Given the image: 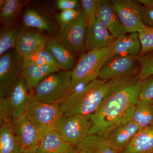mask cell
<instances>
[{
	"label": "cell",
	"mask_w": 153,
	"mask_h": 153,
	"mask_svg": "<svg viewBox=\"0 0 153 153\" xmlns=\"http://www.w3.org/2000/svg\"><path fill=\"white\" fill-rule=\"evenodd\" d=\"M139 70L137 68L130 74L109 80L108 92L97 109L90 115L89 134L104 135L115 126L131 120L139 100Z\"/></svg>",
	"instance_id": "cell-1"
},
{
	"label": "cell",
	"mask_w": 153,
	"mask_h": 153,
	"mask_svg": "<svg viewBox=\"0 0 153 153\" xmlns=\"http://www.w3.org/2000/svg\"><path fill=\"white\" fill-rule=\"evenodd\" d=\"M110 86L109 81L97 79L79 93L69 94L60 104L63 116L92 114L98 108Z\"/></svg>",
	"instance_id": "cell-2"
},
{
	"label": "cell",
	"mask_w": 153,
	"mask_h": 153,
	"mask_svg": "<svg viewBox=\"0 0 153 153\" xmlns=\"http://www.w3.org/2000/svg\"><path fill=\"white\" fill-rule=\"evenodd\" d=\"M72 70H60L48 75L33 91L35 98L49 104H60L70 91Z\"/></svg>",
	"instance_id": "cell-3"
},
{
	"label": "cell",
	"mask_w": 153,
	"mask_h": 153,
	"mask_svg": "<svg viewBox=\"0 0 153 153\" xmlns=\"http://www.w3.org/2000/svg\"><path fill=\"white\" fill-rule=\"evenodd\" d=\"M112 43L108 47L88 51L81 56L72 70L70 91L79 82H91L97 79L102 66L113 55Z\"/></svg>",
	"instance_id": "cell-4"
},
{
	"label": "cell",
	"mask_w": 153,
	"mask_h": 153,
	"mask_svg": "<svg viewBox=\"0 0 153 153\" xmlns=\"http://www.w3.org/2000/svg\"><path fill=\"white\" fill-rule=\"evenodd\" d=\"M25 79L21 76L6 99L0 101V121L10 122L26 113L35 99Z\"/></svg>",
	"instance_id": "cell-5"
},
{
	"label": "cell",
	"mask_w": 153,
	"mask_h": 153,
	"mask_svg": "<svg viewBox=\"0 0 153 153\" xmlns=\"http://www.w3.org/2000/svg\"><path fill=\"white\" fill-rule=\"evenodd\" d=\"M22 57L12 49L0 57V101L5 100L22 76Z\"/></svg>",
	"instance_id": "cell-6"
},
{
	"label": "cell",
	"mask_w": 153,
	"mask_h": 153,
	"mask_svg": "<svg viewBox=\"0 0 153 153\" xmlns=\"http://www.w3.org/2000/svg\"><path fill=\"white\" fill-rule=\"evenodd\" d=\"M44 137L55 127L63 116L59 104H49L34 99L25 113Z\"/></svg>",
	"instance_id": "cell-7"
},
{
	"label": "cell",
	"mask_w": 153,
	"mask_h": 153,
	"mask_svg": "<svg viewBox=\"0 0 153 153\" xmlns=\"http://www.w3.org/2000/svg\"><path fill=\"white\" fill-rule=\"evenodd\" d=\"M91 126L90 115L75 114L62 117L55 130L66 142L76 148L89 134Z\"/></svg>",
	"instance_id": "cell-8"
},
{
	"label": "cell",
	"mask_w": 153,
	"mask_h": 153,
	"mask_svg": "<svg viewBox=\"0 0 153 153\" xmlns=\"http://www.w3.org/2000/svg\"><path fill=\"white\" fill-rule=\"evenodd\" d=\"M87 27V18L82 11L74 22L61 26L57 41L71 52H82L85 49V37Z\"/></svg>",
	"instance_id": "cell-9"
},
{
	"label": "cell",
	"mask_w": 153,
	"mask_h": 153,
	"mask_svg": "<svg viewBox=\"0 0 153 153\" xmlns=\"http://www.w3.org/2000/svg\"><path fill=\"white\" fill-rule=\"evenodd\" d=\"M117 15L126 33L138 32L144 26L140 14V3L134 0L108 1Z\"/></svg>",
	"instance_id": "cell-10"
},
{
	"label": "cell",
	"mask_w": 153,
	"mask_h": 153,
	"mask_svg": "<svg viewBox=\"0 0 153 153\" xmlns=\"http://www.w3.org/2000/svg\"><path fill=\"white\" fill-rule=\"evenodd\" d=\"M138 57L128 55H113L102 66L99 79L108 81L131 73L138 68Z\"/></svg>",
	"instance_id": "cell-11"
},
{
	"label": "cell",
	"mask_w": 153,
	"mask_h": 153,
	"mask_svg": "<svg viewBox=\"0 0 153 153\" xmlns=\"http://www.w3.org/2000/svg\"><path fill=\"white\" fill-rule=\"evenodd\" d=\"M13 131L25 149L37 147L42 134L26 114L10 122Z\"/></svg>",
	"instance_id": "cell-12"
},
{
	"label": "cell",
	"mask_w": 153,
	"mask_h": 153,
	"mask_svg": "<svg viewBox=\"0 0 153 153\" xmlns=\"http://www.w3.org/2000/svg\"><path fill=\"white\" fill-rule=\"evenodd\" d=\"M140 128L131 120L115 126L105 134L111 146L117 153L124 150Z\"/></svg>",
	"instance_id": "cell-13"
},
{
	"label": "cell",
	"mask_w": 153,
	"mask_h": 153,
	"mask_svg": "<svg viewBox=\"0 0 153 153\" xmlns=\"http://www.w3.org/2000/svg\"><path fill=\"white\" fill-rule=\"evenodd\" d=\"M114 38L107 28L96 18L95 22L86 29L85 37V49L88 51L108 47Z\"/></svg>",
	"instance_id": "cell-14"
},
{
	"label": "cell",
	"mask_w": 153,
	"mask_h": 153,
	"mask_svg": "<svg viewBox=\"0 0 153 153\" xmlns=\"http://www.w3.org/2000/svg\"><path fill=\"white\" fill-rule=\"evenodd\" d=\"M97 18L108 30L114 39L126 34L121 22L108 1H97Z\"/></svg>",
	"instance_id": "cell-15"
},
{
	"label": "cell",
	"mask_w": 153,
	"mask_h": 153,
	"mask_svg": "<svg viewBox=\"0 0 153 153\" xmlns=\"http://www.w3.org/2000/svg\"><path fill=\"white\" fill-rule=\"evenodd\" d=\"M47 42L45 37L39 33L21 30L19 31L15 49L24 57L45 49Z\"/></svg>",
	"instance_id": "cell-16"
},
{
	"label": "cell",
	"mask_w": 153,
	"mask_h": 153,
	"mask_svg": "<svg viewBox=\"0 0 153 153\" xmlns=\"http://www.w3.org/2000/svg\"><path fill=\"white\" fill-rule=\"evenodd\" d=\"M76 147L66 142L56 131L49 132L40 140L37 153H66Z\"/></svg>",
	"instance_id": "cell-17"
},
{
	"label": "cell",
	"mask_w": 153,
	"mask_h": 153,
	"mask_svg": "<svg viewBox=\"0 0 153 153\" xmlns=\"http://www.w3.org/2000/svg\"><path fill=\"white\" fill-rule=\"evenodd\" d=\"M113 55H128L138 57L141 45L138 32L124 35L115 39L113 42Z\"/></svg>",
	"instance_id": "cell-18"
},
{
	"label": "cell",
	"mask_w": 153,
	"mask_h": 153,
	"mask_svg": "<svg viewBox=\"0 0 153 153\" xmlns=\"http://www.w3.org/2000/svg\"><path fill=\"white\" fill-rule=\"evenodd\" d=\"M119 153H153V126L140 130L128 146Z\"/></svg>",
	"instance_id": "cell-19"
},
{
	"label": "cell",
	"mask_w": 153,
	"mask_h": 153,
	"mask_svg": "<svg viewBox=\"0 0 153 153\" xmlns=\"http://www.w3.org/2000/svg\"><path fill=\"white\" fill-rule=\"evenodd\" d=\"M60 70L51 65H31L23 68L22 76L25 79L28 88L32 92L38 84L49 74Z\"/></svg>",
	"instance_id": "cell-20"
},
{
	"label": "cell",
	"mask_w": 153,
	"mask_h": 153,
	"mask_svg": "<svg viewBox=\"0 0 153 153\" xmlns=\"http://www.w3.org/2000/svg\"><path fill=\"white\" fill-rule=\"evenodd\" d=\"M46 49L51 53L59 68L61 70L73 69L74 59L71 51L56 39L52 38L47 41Z\"/></svg>",
	"instance_id": "cell-21"
},
{
	"label": "cell",
	"mask_w": 153,
	"mask_h": 153,
	"mask_svg": "<svg viewBox=\"0 0 153 153\" xmlns=\"http://www.w3.org/2000/svg\"><path fill=\"white\" fill-rule=\"evenodd\" d=\"M78 153H117L111 146L103 135H88L76 147Z\"/></svg>",
	"instance_id": "cell-22"
},
{
	"label": "cell",
	"mask_w": 153,
	"mask_h": 153,
	"mask_svg": "<svg viewBox=\"0 0 153 153\" xmlns=\"http://www.w3.org/2000/svg\"><path fill=\"white\" fill-rule=\"evenodd\" d=\"M25 149L15 134L10 122L1 123L0 153H21Z\"/></svg>",
	"instance_id": "cell-23"
},
{
	"label": "cell",
	"mask_w": 153,
	"mask_h": 153,
	"mask_svg": "<svg viewBox=\"0 0 153 153\" xmlns=\"http://www.w3.org/2000/svg\"><path fill=\"white\" fill-rule=\"evenodd\" d=\"M131 120L141 128L153 126V104L150 102L138 100Z\"/></svg>",
	"instance_id": "cell-24"
},
{
	"label": "cell",
	"mask_w": 153,
	"mask_h": 153,
	"mask_svg": "<svg viewBox=\"0 0 153 153\" xmlns=\"http://www.w3.org/2000/svg\"><path fill=\"white\" fill-rule=\"evenodd\" d=\"M24 5L22 1L6 0L5 3L1 9L0 19L1 23L5 27L13 26Z\"/></svg>",
	"instance_id": "cell-25"
},
{
	"label": "cell",
	"mask_w": 153,
	"mask_h": 153,
	"mask_svg": "<svg viewBox=\"0 0 153 153\" xmlns=\"http://www.w3.org/2000/svg\"><path fill=\"white\" fill-rule=\"evenodd\" d=\"M23 23L27 27L37 28L50 33L54 32V29L49 21L33 9H28L25 11L23 16Z\"/></svg>",
	"instance_id": "cell-26"
},
{
	"label": "cell",
	"mask_w": 153,
	"mask_h": 153,
	"mask_svg": "<svg viewBox=\"0 0 153 153\" xmlns=\"http://www.w3.org/2000/svg\"><path fill=\"white\" fill-rule=\"evenodd\" d=\"M22 59L23 68L31 65H51L59 68L54 57L46 48L35 52L32 55L22 57Z\"/></svg>",
	"instance_id": "cell-27"
},
{
	"label": "cell",
	"mask_w": 153,
	"mask_h": 153,
	"mask_svg": "<svg viewBox=\"0 0 153 153\" xmlns=\"http://www.w3.org/2000/svg\"><path fill=\"white\" fill-rule=\"evenodd\" d=\"M19 31L16 27H5L0 35V55L10 49H14L16 44Z\"/></svg>",
	"instance_id": "cell-28"
},
{
	"label": "cell",
	"mask_w": 153,
	"mask_h": 153,
	"mask_svg": "<svg viewBox=\"0 0 153 153\" xmlns=\"http://www.w3.org/2000/svg\"><path fill=\"white\" fill-rule=\"evenodd\" d=\"M141 52L140 56L153 51V27L144 26L138 31Z\"/></svg>",
	"instance_id": "cell-29"
},
{
	"label": "cell",
	"mask_w": 153,
	"mask_h": 153,
	"mask_svg": "<svg viewBox=\"0 0 153 153\" xmlns=\"http://www.w3.org/2000/svg\"><path fill=\"white\" fill-rule=\"evenodd\" d=\"M140 68L138 76L141 80L153 75V51L138 57Z\"/></svg>",
	"instance_id": "cell-30"
},
{
	"label": "cell",
	"mask_w": 153,
	"mask_h": 153,
	"mask_svg": "<svg viewBox=\"0 0 153 153\" xmlns=\"http://www.w3.org/2000/svg\"><path fill=\"white\" fill-rule=\"evenodd\" d=\"M141 4L140 14L143 23L153 27V0H139Z\"/></svg>",
	"instance_id": "cell-31"
},
{
	"label": "cell",
	"mask_w": 153,
	"mask_h": 153,
	"mask_svg": "<svg viewBox=\"0 0 153 153\" xmlns=\"http://www.w3.org/2000/svg\"><path fill=\"white\" fill-rule=\"evenodd\" d=\"M97 1L82 0L80 1L82 11L87 18L88 27L93 25L96 20Z\"/></svg>",
	"instance_id": "cell-32"
},
{
	"label": "cell",
	"mask_w": 153,
	"mask_h": 153,
	"mask_svg": "<svg viewBox=\"0 0 153 153\" xmlns=\"http://www.w3.org/2000/svg\"><path fill=\"white\" fill-rule=\"evenodd\" d=\"M139 100H153V75L140 80Z\"/></svg>",
	"instance_id": "cell-33"
},
{
	"label": "cell",
	"mask_w": 153,
	"mask_h": 153,
	"mask_svg": "<svg viewBox=\"0 0 153 153\" xmlns=\"http://www.w3.org/2000/svg\"><path fill=\"white\" fill-rule=\"evenodd\" d=\"M82 10H65L61 11L57 17L58 23L61 26L70 24L76 20Z\"/></svg>",
	"instance_id": "cell-34"
},
{
	"label": "cell",
	"mask_w": 153,
	"mask_h": 153,
	"mask_svg": "<svg viewBox=\"0 0 153 153\" xmlns=\"http://www.w3.org/2000/svg\"><path fill=\"white\" fill-rule=\"evenodd\" d=\"M57 8L61 10H78L79 2L77 0H58L57 1Z\"/></svg>",
	"instance_id": "cell-35"
},
{
	"label": "cell",
	"mask_w": 153,
	"mask_h": 153,
	"mask_svg": "<svg viewBox=\"0 0 153 153\" xmlns=\"http://www.w3.org/2000/svg\"><path fill=\"white\" fill-rule=\"evenodd\" d=\"M37 147L32 149H25V151L21 153H37Z\"/></svg>",
	"instance_id": "cell-36"
},
{
	"label": "cell",
	"mask_w": 153,
	"mask_h": 153,
	"mask_svg": "<svg viewBox=\"0 0 153 153\" xmlns=\"http://www.w3.org/2000/svg\"><path fill=\"white\" fill-rule=\"evenodd\" d=\"M6 1L4 0H1L0 1V6H1V9L3 7V6L5 3Z\"/></svg>",
	"instance_id": "cell-37"
},
{
	"label": "cell",
	"mask_w": 153,
	"mask_h": 153,
	"mask_svg": "<svg viewBox=\"0 0 153 153\" xmlns=\"http://www.w3.org/2000/svg\"><path fill=\"white\" fill-rule=\"evenodd\" d=\"M66 153H77V149H76V148L74 150L70 151V152H68Z\"/></svg>",
	"instance_id": "cell-38"
},
{
	"label": "cell",
	"mask_w": 153,
	"mask_h": 153,
	"mask_svg": "<svg viewBox=\"0 0 153 153\" xmlns=\"http://www.w3.org/2000/svg\"><path fill=\"white\" fill-rule=\"evenodd\" d=\"M150 102H151V103H152V104H153V100H152V101H151Z\"/></svg>",
	"instance_id": "cell-39"
}]
</instances>
